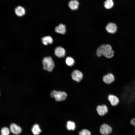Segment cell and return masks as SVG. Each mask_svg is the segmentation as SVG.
<instances>
[{"instance_id":"cell-16","label":"cell","mask_w":135,"mask_h":135,"mask_svg":"<svg viewBox=\"0 0 135 135\" xmlns=\"http://www.w3.org/2000/svg\"><path fill=\"white\" fill-rule=\"evenodd\" d=\"M79 4V2L76 0H71L68 3L69 7L73 10H76L78 8Z\"/></svg>"},{"instance_id":"cell-8","label":"cell","mask_w":135,"mask_h":135,"mask_svg":"<svg viewBox=\"0 0 135 135\" xmlns=\"http://www.w3.org/2000/svg\"><path fill=\"white\" fill-rule=\"evenodd\" d=\"M107 98L110 105L113 107L116 106L120 102V100L119 97L116 95L113 94H108Z\"/></svg>"},{"instance_id":"cell-7","label":"cell","mask_w":135,"mask_h":135,"mask_svg":"<svg viewBox=\"0 0 135 135\" xmlns=\"http://www.w3.org/2000/svg\"><path fill=\"white\" fill-rule=\"evenodd\" d=\"M96 110L98 115L102 116L108 113L109 109L108 106L104 104L98 105L96 107Z\"/></svg>"},{"instance_id":"cell-14","label":"cell","mask_w":135,"mask_h":135,"mask_svg":"<svg viewBox=\"0 0 135 135\" xmlns=\"http://www.w3.org/2000/svg\"><path fill=\"white\" fill-rule=\"evenodd\" d=\"M66 127L67 129L69 131H74L76 128V125L74 121L69 120L66 123Z\"/></svg>"},{"instance_id":"cell-6","label":"cell","mask_w":135,"mask_h":135,"mask_svg":"<svg viewBox=\"0 0 135 135\" xmlns=\"http://www.w3.org/2000/svg\"><path fill=\"white\" fill-rule=\"evenodd\" d=\"M105 29L109 34H114L117 32L118 27L117 25L115 23L110 22L106 24L105 27Z\"/></svg>"},{"instance_id":"cell-20","label":"cell","mask_w":135,"mask_h":135,"mask_svg":"<svg viewBox=\"0 0 135 135\" xmlns=\"http://www.w3.org/2000/svg\"><path fill=\"white\" fill-rule=\"evenodd\" d=\"M79 135H91L90 131L86 128L82 129L80 130L78 133Z\"/></svg>"},{"instance_id":"cell-15","label":"cell","mask_w":135,"mask_h":135,"mask_svg":"<svg viewBox=\"0 0 135 135\" xmlns=\"http://www.w3.org/2000/svg\"><path fill=\"white\" fill-rule=\"evenodd\" d=\"M41 39L42 43L44 45H47L48 44H52L53 42L52 38L50 36L42 37Z\"/></svg>"},{"instance_id":"cell-21","label":"cell","mask_w":135,"mask_h":135,"mask_svg":"<svg viewBox=\"0 0 135 135\" xmlns=\"http://www.w3.org/2000/svg\"><path fill=\"white\" fill-rule=\"evenodd\" d=\"M1 135H9L10 133V130L7 127L2 128L1 130Z\"/></svg>"},{"instance_id":"cell-22","label":"cell","mask_w":135,"mask_h":135,"mask_svg":"<svg viewBox=\"0 0 135 135\" xmlns=\"http://www.w3.org/2000/svg\"><path fill=\"white\" fill-rule=\"evenodd\" d=\"M130 123L132 125L134 126L135 127L134 131L135 133V118H132L130 121Z\"/></svg>"},{"instance_id":"cell-9","label":"cell","mask_w":135,"mask_h":135,"mask_svg":"<svg viewBox=\"0 0 135 135\" xmlns=\"http://www.w3.org/2000/svg\"><path fill=\"white\" fill-rule=\"evenodd\" d=\"M72 79L77 82H80L83 78L82 72L77 70H75L72 72Z\"/></svg>"},{"instance_id":"cell-17","label":"cell","mask_w":135,"mask_h":135,"mask_svg":"<svg viewBox=\"0 0 135 135\" xmlns=\"http://www.w3.org/2000/svg\"><path fill=\"white\" fill-rule=\"evenodd\" d=\"M114 4L113 0H106L104 2V6L106 9L110 10L114 7Z\"/></svg>"},{"instance_id":"cell-5","label":"cell","mask_w":135,"mask_h":135,"mask_svg":"<svg viewBox=\"0 0 135 135\" xmlns=\"http://www.w3.org/2000/svg\"><path fill=\"white\" fill-rule=\"evenodd\" d=\"M102 80L104 83L107 85H110L114 82L115 77L112 73L109 72L103 76Z\"/></svg>"},{"instance_id":"cell-18","label":"cell","mask_w":135,"mask_h":135,"mask_svg":"<svg viewBox=\"0 0 135 135\" xmlns=\"http://www.w3.org/2000/svg\"><path fill=\"white\" fill-rule=\"evenodd\" d=\"M31 131L34 135H38L41 132L39 125L37 124H35L33 125Z\"/></svg>"},{"instance_id":"cell-19","label":"cell","mask_w":135,"mask_h":135,"mask_svg":"<svg viewBox=\"0 0 135 135\" xmlns=\"http://www.w3.org/2000/svg\"><path fill=\"white\" fill-rule=\"evenodd\" d=\"M66 62L68 66H71L74 64V59L72 57H68L66 59Z\"/></svg>"},{"instance_id":"cell-1","label":"cell","mask_w":135,"mask_h":135,"mask_svg":"<svg viewBox=\"0 0 135 135\" xmlns=\"http://www.w3.org/2000/svg\"><path fill=\"white\" fill-rule=\"evenodd\" d=\"M96 54L99 57L103 56L106 58L111 59L114 57V52L111 45L108 44H102L97 49Z\"/></svg>"},{"instance_id":"cell-10","label":"cell","mask_w":135,"mask_h":135,"mask_svg":"<svg viewBox=\"0 0 135 135\" xmlns=\"http://www.w3.org/2000/svg\"><path fill=\"white\" fill-rule=\"evenodd\" d=\"M10 129L11 132L15 135L19 134L22 131L21 128L14 123H12L10 124Z\"/></svg>"},{"instance_id":"cell-3","label":"cell","mask_w":135,"mask_h":135,"mask_svg":"<svg viewBox=\"0 0 135 135\" xmlns=\"http://www.w3.org/2000/svg\"><path fill=\"white\" fill-rule=\"evenodd\" d=\"M50 95L52 98H54L56 101L64 100L66 99L67 96V94L65 92L56 90L52 91Z\"/></svg>"},{"instance_id":"cell-12","label":"cell","mask_w":135,"mask_h":135,"mask_svg":"<svg viewBox=\"0 0 135 135\" xmlns=\"http://www.w3.org/2000/svg\"><path fill=\"white\" fill-rule=\"evenodd\" d=\"M14 12L16 15L18 16L22 17L25 14L26 10L24 7L20 6H18L15 8Z\"/></svg>"},{"instance_id":"cell-13","label":"cell","mask_w":135,"mask_h":135,"mask_svg":"<svg viewBox=\"0 0 135 135\" xmlns=\"http://www.w3.org/2000/svg\"><path fill=\"white\" fill-rule=\"evenodd\" d=\"M55 31L57 33L64 34L66 31L65 26L64 24H60L55 28Z\"/></svg>"},{"instance_id":"cell-2","label":"cell","mask_w":135,"mask_h":135,"mask_svg":"<svg viewBox=\"0 0 135 135\" xmlns=\"http://www.w3.org/2000/svg\"><path fill=\"white\" fill-rule=\"evenodd\" d=\"M43 68L48 72L52 71L54 66V62L51 56L45 57L42 61Z\"/></svg>"},{"instance_id":"cell-11","label":"cell","mask_w":135,"mask_h":135,"mask_svg":"<svg viewBox=\"0 0 135 135\" xmlns=\"http://www.w3.org/2000/svg\"><path fill=\"white\" fill-rule=\"evenodd\" d=\"M54 52L55 55L59 58L63 57L66 54L64 49L60 46L56 48L54 50Z\"/></svg>"},{"instance_id":"cell-4","label":"cell","mask_w":135,"mask_h":135,"mask_svg":"<svg viewBox=\"0 0 135 135\" xmlns=\"http://www.w3.org/2000/svg\"><path fill=\"white\" fill-rule=\"evenodd\" d=\"M112 127L108 124L104 123L100 126V132L102 135H108L112 132Z\"/></svg>"}]
</instances>
